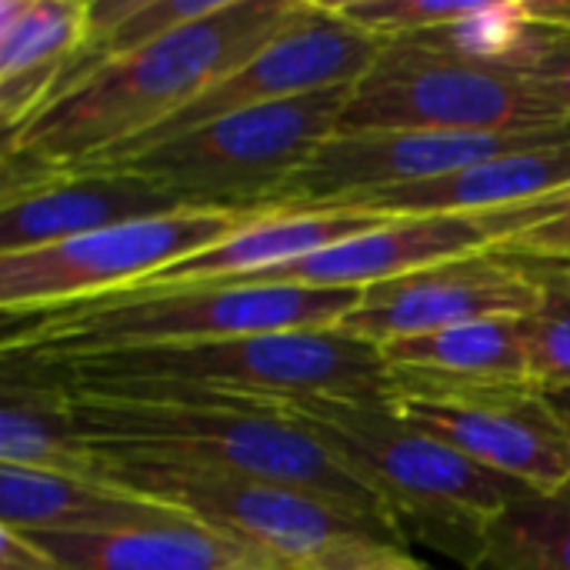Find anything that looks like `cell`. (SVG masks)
Here are the masks:
<instances>
[{
  "instance_id": "1f68e13d",
  "label": "cell",
  "mask_w": 570,
  "mask_h": 570,
  "mask_svg": "<svg viewBox=\"0 0 570 570\" xmlns=\"http://www.w3.org/2000/svg\"><path fill=\"white\" fill-rule=\"evenodd\" d=\"M554 267H561V271L568 274V281H570V264H554Z\"/></svg>"
},
{
  "instance_id": "5bb4252c",
  "label": "cell",
  "mask_w": 570,
  "mask_h": 570,
  "mask_svg": "<svg viewBox=\"0 0 570 570\" xmlns=\"http://www.w3.org/2000/svg\"><path fill=\"white\" fill-rule=\"evenodd\" d=\"M177 210L194 207H184L150 177L114 164L3 177L0 254H23Z\"/></svg>"
},
{
  "instance_id": "3957f363",
  "label": "cell",
  "mask_w": 570,
  "mask_h": 570,
  "mask_svg": "<svg viewBox=\"0 0 570 570\" xmlns=\"http://www.w3.org/2000/svg\"><path fill=\"white\" fill-rule=\"evenodd\" d=\"M357 287L301 284H180L117 291L94 301L3 314V357L60 361L134 347L200 344L277 331L337 327L361 301Z\"/></svg>"
},
{
  "instance_id": "9a60e30c",
  "label": "cell",
  "mask_w": 570,
  "mask_h": 570,
  "mask_svg": "<svg viewBox=\"0 0 570 570\" xmlns=\"http://www.w3.org/2000/svg\"><path fill=\"white\" fill-rule=\"evenodd\" d=\"M508 214H431L394 217L361 237L314 250L274 271L214 284H301V287H371L441 261L494 250L508 237Z\"/></svg>"
},
{
  "instance_id": "2e32d148",
  "label": "cell",
  "mask_w": 570,
  "mask_h": 570,
  "mask_svg": "<svg viewBox=\"0 0 570 570\" xmlns=\"http://www.w3.org/2000/svg\"><path fill=\"white\" fill-rule=\"evenodd\" d=\"M570 184V140L514 150L434 180L354 194L324 210H357L374 217H431V214H488L538 200Z\"/></svg>"
},
{
  "instance_id": "7c38bea8",
  "label": "cell",
  "mask_w": 570,
  "mask_h": 570,
  "mask_svg": "<svg viewBox=\"0 0 570 570\" xmlns=\"http://www.w3.org/2000/svg\"><path fill=\"white\" fill-rule=\"evenodd\" d=\"M541 304V274L531 261L478 250L364 287L357 307L337 331L384 347L444 327L514 317L524 321Z\"/></svg>"
},
{
  "instance_id": "ffe728a7",
  "label": "cell",
  "mask_w": 570,
  "mask_h": 570,
  "mask_svg": "<svg viewBox=\"0 0 570 570\" xmlns=\"http://www.w3.org/2000/svg\"><path fill=\"white\" fill-rule=\"evenodd\" d=\"M0 401V464L97 481V454L73 434L67 391L20 361H3Z\"/></svg>"
},
{
  "instance_id": "7a4b0ae2",
  "label": "cell",
  "mask_w": 570,
  "mask_h": 570,
  "mask_svg": "<svg viewBox=\"0 0 570 570\" xmlns=\"http://www.w3.org/2000/svg\"><path fill=\"white\" fill-rule=\"evenodd\" d=\"M20 364L40 371L73 397L104 401H207L267 411L291 397H341L367 404H391L394 397V371L381 347L337 327Z\"/></svg>"
},
{
  "instance_id": "7402d4cb",
  "label": "cell",
  "mask_w": 570,
  "mask_h": 570,
  "mask_svg": "<svg viewBox=\"0 0 570 570\" xmlns=\"http://www.w3.org/2000/svg\"><path fill=\"white\" fill-rule=\"evenodd\" d=\"M468 570H570V481L558 491H528L488 518Z\"/></svg>"
},
{
  "instance_id": "8fae6325",
  "label": "cell",
  "mask_w": 570,
  "mask_h": 570,
  "mask_svg": "<svg viewBox=\"0 0 570 570\" xmlns=\"http://www.w3.org/2000/svg\"><path fill=\"white\" fill-rule=\"evenodd\" d=\"M384 47L387 43L344 23L327 3L301 0V10L294 13V20L267 47H261L244 67H237L224 80L207 87L200 97H194L184 110H177L170 120H164L150 134L130 140L127 147H120L94 164L120 160L127 154H137L150 144L180 137L194 127H204V124L237 114V110L357 83L374 67V60L381 57ZM83 167H90V164H83Z\"/></svg>"
},
{
  "instance_id": "f546056e",
  "label": "cell",
  "mask_w": 570,
  "mask_h": 570,
  "mask_svg": "<svg viewBox=\"0 0 570 570\" xmlns=\"http://www.w3.org/2000/svg\"><path fill=\"white\" fill-rule=\"evenodd\" d=\"M364 570H428V568L414 564L407 554H394V558H387V561H381V564H374V568H364Z\"/></svg>"
},
{
  "instance_id": "e0dca14e",
  "label": "cell",
  "mask_w": 570,
  "mask_h": 570,
  "mask_svg": "<svg viewBox=\"0 0 570 570\" xmlns=\"http://www.w3.org/2000/svg\"><path fill=\"white\" fill-rule=\"evenodd\" d=\"M387 224V217L357 214V210H324V207H271L247 217L220 244L184 257L147 281L124 291H154V287H180V284H214V281H240L261 271L284 267L314 250L334 247L341 240L361 237L374 227Z\"/></svg>"
},
{
  "instance_id": "9c48e42d",
  "label": "cell",
  "mask_w": 570,
  "mask_h": 570,
  "mask_svg": "<svg viewBox=\"0 0 570 570\" xmlns=\"http://www.w3.org/2000/svg\"><path fill=\"white\" fill-rule=\"evenodd\" d=\"M387 407L414 431L531 491L548 494L570 481L568 428L531 381H454L394 371Z\"/></svg>"
},
{
  "instance_id": "cb8c5ba5",
  "label": "cell",
  "mask_w": 570,
  "mask_h": 570,
  "mask_svg": "<svg viewBox=\"0 0 570 570\" xmlns=\"http://www.w3.org/2000/svg\"><path fill=\"white\" fill-rule=\"evenodd\" d=\"M87 33V0H0V80L63 67Z\"/></svg>"
},
{
  "instance_id": "484cf974",
  "label": "cell",
  "mask_w": 570,
  "mask_h": 570,
  "mask_svg": "<svg viewBox=\"0 0 570 570\" xmlns=\"http://www.w3.org/2000/svg\"><path fill=\"white\" fill-rule=\"evenodd\" d=\"M508 237L494 247L504 257L534 264H570V184L538 200L504 207Z\"/></svg>"
},
{
  "instance_id": "4dcf8cb0",
  "label": "cell",
  "mask_w": 570,
  "mask_h": 570,
  "mask_svg": "<svg viewBox=\"0 0 570 570\" xmlns=\"http://www.w3.org/2000/svg\"><path fill=\"white\" fill-rule=\"evenodd\" d=\"M244 570H304V568H287V564H264V568H244Z\"/></svg>"
},
{
  "instance_id": "d4e9b609",
  "label": "cell",
  "mask_w": 570,
  "mask_h": 570,
  "mask_svg": "<svg viewBox=\"0 0 570 570\" xmlns=\"http://www.w3.org/2000/svg\"><path fill=\"white\" fill-rule=\"evenodd\" d=\"M534 267L541 274V304L524 317L528 377L538 387H570V281L554 264Z\"/></svg>"
},
{
  "instance_id": "44dd1931",
  "label": "cell",
  "mask_w": 570,
  "mask_h": 570,
  "mask_svg": "<svg viewBox=\"0 0 570 570\" xmlns=\"http://www.w3.org/2000/svg\"><path fill=\"white\" fill-rule=\"evenodd\" d=\"M391 371L454 381H531L524 321L498 317L401 337L381 347Z\"/></svg>"
},
{
  "instance_id": "ac0fdd59",
  "label": "cell",
  "mask_w": 570,
  "mask_h": 570,
  "mask_svg": "<svg viewBox=\"0 0 570 570\" xmlns=\"http://www.w3.org/2000/svg\"><path fill=\"white\" fill-rule=\"evenodd\" d=\"M17 534L50 554L63 570H244L281 564L257 548L224 538L190 518L127 528L114 534Z\"/></svg>"
},
{
  "instance_id": "30bf717a",
  "label": "cell",
  "mask_w": 570,
  "mask_h": 570,
  "mask_svg": "<svg viewBox=\"0 0 570 570\" xmlns=\"http://www.w3.org/2000/svg\"><path fill=\"white\" fill-rule=\"evenodd\" d=\"M250 214L257 210H177L23 254H0V307L3 314H33L117 294L220 244Z\"/></svg>"
},
{
  "instance_id": "f1b7e54d",
  "label": "cell",
  "mask_w": 570,
  "mask_h": 570,
  "mask_svg": "<svg viewBox=\"0 0 570 570\" xmlns=\"http://www.w3.org/2000/svg\"><path fill=\"white\" fill-rule=\"evenodd\" d=\"M541 391H544L548 404L554 407V414L561 417V424L568 428L570 434V387H541Z\"/></svg>"
},
{
  "instance_id": "277c9868",
  "label": "cell",
  "mask_w": 570,
  "mask_h": 570,
  "mask_svg": "<svg viewBox=\"0 0 570 570\" xmlns=\"http://www.w3.org/2000/svg\"><path fill=\"white\" fill-rule=\"evenodd\" d=\"M261 414L307 431L387 511L397 538L428 534L464 564L478 528L531 488L414 431L387 404L291 397Z\"/></svg>"
},
{
  "instance_id": "603a6c76",
  "label": "cell",
  "mask_w": 570,
  "mask_h": 570,
  "mask_svg": "<svg viewBox=\"0 0 570 570\" xmlns=\"http://www.w3.org/2000/svg\"><path fill=\"white\" fill-rule=\"evenodd\" d=\"M548 40L551 27L534 20L528 0H478L464 17L404 37L401 43L478 67L528 73L544 53Z\"/></svg>"
},
{
  "instance_id": "ba28073f",
  "label": "cell",
  "mask_w": 570,
  "mask_h": 570,
  "mask_svg": "<svg viewBox=\"0 0 570 570\" xmlns=\"http://www.w3.org/2000/svg\"><path fill=\"white\" fill-rule=\"evenodd\" d=\"M568 124L524 73L451 60L397 40L351 87L334 134H528Z\"/></svg>"
},
{
  "instance_id": "5b68a950",
  "label": "cell",
  "mask_w": 570,
  "mask_h": 570,
  "mask_svg": "<svg viewBox=\"0 0 570 570\" xmlns=\"http://www.w3.org/2000/svg\"><path fill=\"white\" fill-rule=\"evenodd\" d=\"M67 397L73 434L90 454L174 461L287 484L394 531L384 504L284 417L207 401Z\"/></svg>"
},
{
  "instance_id": "6da1fadb",
  "label": "cell",
  "mask_w": 570,
  "mask_h": 570,
  "mask_svg": "<svg viewBox=\"0 0 570 570\" xmlns=\"http://www.w3.org/2000/svg\"><path fill=\"white\" fill-rule=\"evenodd\" d=\"M297 10L301 0H227L217 13L94 70L3 134V177L73 170L127 147L244 67Z\"/></svg>"
},
{
  "instance_id": "4316f807",
  "label": "cell",
  "mask_w": 570,
  "mask_h": 570,
  "mask_svg": "<svg viewBox=\"0 0 570 570\" xmlns=\"http://www.w3.org/2000/svg\"><path fill=\"white\" fill-rule=\"evenodd\" d=\"M344 23L357 27L361 33L394 43L404 37H414L421 30H434L441 23H451L464 17L474 3H441V0H341L327 3Z\"/></svg>"
},
{
  "instance_id": "83f0119b",
  "label": "cell",
  "mask_w": 570,
  "mask_h": 570,
  "mask_svg": "<svg viewBox=\"0 0 570 570\" xmlns=\"http://www.w3.org/2000/svg\"><path fill=\"white\" fill-rule=\"evenodd\" d=\"M524 77L544 100H551L570 120V33L551 30L544 53L534 60V67Z\"/></svg>"
},
{
  "instance_id": "52a82bcc",
  "label": "cell",
  "mask_w": 570,
  "mask_h": 570,
  "mask_svg": "<svg viewBox=\"0 0 570 570\" xmlns=\"http://www.w3.org/2000/svg\"><path fill=\"white\" fill-rule=\"evenodd\" d=\"M351 87L237 110L110 164L150 177L194 210H271L284 184L337 130Z\"/></svg>"
},
{
  "instance_id": "8992f818",
  "label": "cell",
  "mask_w": 570,
  "mask_h": 570,
  "mask_svg": "<svg viewBox=\"0 0 570 570\" xmlns=\"http://www.w3.org/2000/svg\"><path fill=\"white\" fill-rule=\"evenodd\" d=\"M97 481L170 508L291 568L364 570L404 554L394 531L307 491L247 474L97 454Z\"/></svg>"
},
{
  "instance_id": "d6986e66",
  "label": "cell",
  "mask_w": 570,
  "mask_h": 570,
  "mask_svg": "<svg viewBox=\"0 0 570 570\" xmlns=\"http://www.w3.org/2000/svg\"><path fill=\"white\" fill-rule=\"evenodd\" d=\"M184 514L94 478L0 464V528L47 534H114Z\"/></svg>"
},
{
  "instance_id": "4fadbf2b",
  "label": "cell",
  "mask_w": 570,
  "mask_h": 570,
  "mask_svg": "<svg viewBox=\"0 0 570 570\" xmlns=\"http://www.w3.org/2000/svg\"><path fill=\"white\" fill-rule=\"evenodd\" d=\"M570 140V124L528 134H441V130H377L331 134L307 164L284 184L274 207H324L354 194L434 180L514 150Z\"/></svg>"
}]
</instances>
